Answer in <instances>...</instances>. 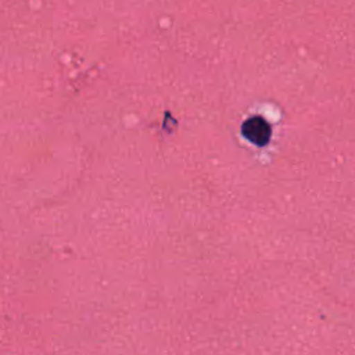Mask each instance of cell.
Returning a JSON list of instances; mask_svg holds the SVG:
<instances>
[{
    "mask_svg": "<svg viewBox=\"0 0 355 355\" xmlns=\"http://www.w3.org/2000/svg\"><path fill=\"white\" fill-rule=\"evenodd\" d=\"M243 135L247 140L257 146H263L269 141L270 128L269 123L261 116H254L243 123Z\"/></svg>",
    "mask_w": 355,
    "mask_h": 355,
    "instance_id": "obj_1",
    "label": "cell"
}]
</instances>
